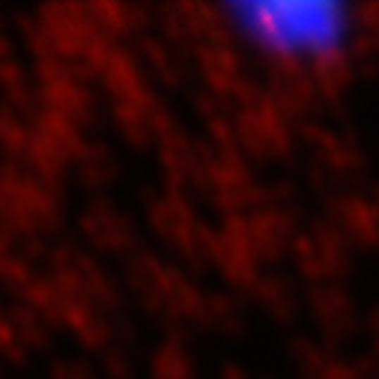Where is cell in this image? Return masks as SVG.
I'll use <instances>...</instances> for the list:
<instances>
[{"instance_id":"cell-1","label":"cell","mask_w":379,"mask_h":379,"mask_svg":"<svg viewBox=\"0 0 379 379\" xmlns=\"http://www.w3.org/2000/svg\"><path fill=\"white\" fill-rule=\"evenodd\" d=\"M230 27L254 51L287 63L332 60L352 42V12L332 4H272L227 9Z\"/></svg>"}]
</instances>
